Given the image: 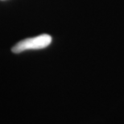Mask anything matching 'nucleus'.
Masks as SVG:
<instances>
[{"mask_svg":"<svg viewBox=\"0 0 124 124\" xmlns=\"http://www.w3.org/2000/svg\"><path fill=\"white\" fill-rule=\"evenodd\" d=\"M52 40L53 39L51 36L48 34H42L19 41L12 48L11 50L14 53H20L28 50L43 49L50 45Z\"/></svg>","mask_w":124,"mask_h":124,"instance_id":"f257e3e1","label":"nucleus"}]
</instances>
